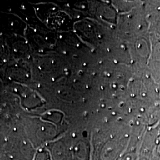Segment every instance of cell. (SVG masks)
<instances>
[{
  "mask_svg": "<svg viewBox=\"0 0 160 160\" xmlns=\"http://www.w3.org/2000/svg\"><path fill=\"white\" fill-rule=\"evenodd\" d=\"M150 160H160V152L157 149L153 152Z\"/></svg>",
  "mask_w": 160,
  "mask_h": 160,
  "instance_id": "obj_1",
  "label": "cell"
},
{
  "mask_svg": "<svg viewBox=\"0 0 160 160\" xmlns=\"http://www.w3.org/2000/svg\"><path fill=\"white\" fill-rule=\"evenodd\" d=\"M157 150L158 151H159L160 152V142L159 144H158V147H157Z\"/></svg>",
  "mask_w": 160,
  "mask_h": 160,
  "instance_id": "obj_2",
  "label": "cell"
}]
</instances>
